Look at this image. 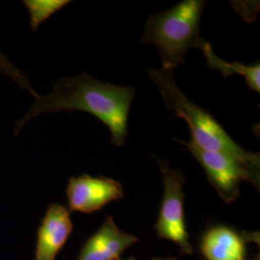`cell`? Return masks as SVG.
<instances>
[{"mask_svg": "<svg viewBox=\"0 0 260 260\" xmlns=\"http://www.w3.org/2000/svg\"><path fill=\"white\" fill-rule=\"evenodd\" d=\"M135 90L105 83L84 73L62 79L47 95H38L36 102L16 125L15 134L32 118L45 113L83 111L92 114L110 131L111 143L121 147L127 135L130 105Z\"/></svg>", "mask_w": 260, "mask_h": 260, "instance_id": "obj_1", "label": "cell"}, {"mask_svg": "<svg viewBox=\"0 0 260 260\" xmlns=\"http://www.w3.org/2000/svg\"><path fill=\"white\" fill-rule=\"evenodd\" d=\"M151 81L157 86L166 108L173 110L175 117L181 118L189 125L192 141L201 149L225 154L239 162L255 177H260L259 153H252L233 141L215 120L211 113L191 103L177 87L173 72L147 70Z\"/></svg>", "mask_w": 260, "mask_h": 260, "instance_id": "obj_2", "label": "cell"}, {"mask_svg": "<svg viewBox=\"0 0 260 260\" xmlns=\"http://www.w3.org/2000/svg\"><path fill=\"white\" fill-rule=\"evenodd\" d=\"M205 1L184 0L174 8L150 16L142 44L157 47L164 71L173 72L185 63L187 50L200 41V22Z\"/></svg>", "mask_w": 260, "mask_h": 260, "instance_id": "obj_3", "label": "cell"}, {"mask_svg": "<svg viewBox=\"0 0 260 260\" xmlns=\"http://www.w3.org/2000/svg\"><path fill=\"white\" fill-rule=\"evenodd\" d=\"M155 159L163 175L164 191L154 231L159 238L177 244L182 254H192L194 249L189 241L183 210L185 177L183 173L169 167L165 161Z\"/></svg>", "mask_w": 260, "mask_h": 260, "instance_id": "obj_4", "label": "cell"}, {"mask_svg": "<svg viewBox=\"0 0 260 260\" xmlns=\"http://www.w3.org/2000/svg\"><path fill=\"white\" fill-rule=\"evenodd\" d=\"M178 142L184 145L202 165L208 182L225 204H232L239 197V185L243 180L250 182L259 191L260 177H255L233 158L201 149L192 140L189 142L178 140Z\"/></svg>", "mask_w": 260, "mask_h": 260, "instance_id": "obj_5", "label": "cell"}, {"mask_svg": "<svg viewBox=\"0 0 260 260\" xmlns=\"http://www.w3.org/2000/svg\"><path fill=\"white\" fill-rule=\"evenodd\" d=\"M66 193L70 211L89 214L121 199L123 188L119 181L109 177L84 174L69 179Z\"/></svg>", "mask_w": 260, "mask_h": 260, "instance_id": "obj_6", "label": "cell"}, {"mask_svg": "<svg viewBox=\"0 0 260 260\" xmlns=\"http://www.w3.org/2000/svg\"><path fill=\"white\" fill-rule=\"evenodd\" d=\"M259 244V233H241L228 225L210 226L204 233L200 250L205 260H247V243Z\"/></svg>", "mask_w": 260, "mask_h": 260, "instance_id": "obj_7", "label": "cell"}, {"mask_svg": "<svg viewBox=\"0 0 260 260\" xmlns=\"http://www.w3.org/2000/svg\"><path fill=\"white\" fill-rule=\"evenodd\" d=\"M74 229L69 208L51 204L38 230L35 260H54Z\"/></svg>", "mask_w": 260, "mask_h": 260, "instance_id": "obj_8", "label": "cell"}, {"mask_svg": "<svg viewBox=\"0 0 260 260\" xmlns=\"http://www.w3.org/2000/svg\"><path fill=\"white\" fill-rule=\"evenodd\" d=\"M139 239L124 233L108 216L103 225L85 243L77 260H117L130 246Z\"/></svg>", "mask_w": 260, "mask_h": 260, "instance_id": "obj_9", "label": "cell"}, {"mask_svg": "<svg viewBox=\"0 0 260 260\" xmlns=\"http://www.w3.org/2000/svg\"><path fill=\"white\" fill-rule=\"evenodd\" d=\"M197 47H199L204 53L205 59L208 63L209 68L218 70L222 74L223 77H228L230 75H242L247 85L251 90L259 93L260 92V65L259 63L255 65L247 66L242 64L240 62L230 63L223 61L220 57L215 54L213 48L210 43L206 42L205 39L201 38Z\"/></svg>", "mask_w": 260, "mask_h": 260, "instance_id": "obj_10", "label": "cell"}, {"mask_svg": "<svg viewBox=\"0 0 260 260\" xmlns=\"http://www.w3.org/2000/svg\"><path fill=\"white\" fill-rule=\"evenodd\" d=\"M71 1L69 0H25L24 6L30 16V27L36 31L38 27L57 11L64 8Z\"/></svg>", "mask_w": 260, "mask_h": 260, "instance_id": "obj_11", "label": "cell"}, {"mask_svg": "<svg viewBox=\"0 0 260 260\" xmlns=\"http://www.w3.org/2000/svg\"><path fill=\"white\" fill-rule=\"evenodd\" d=\"M0 73L3 75L9 76L10 78L15 81L16 83L20 86L22 89L27 90L35 99L38 94L31 87L30 82L28 80L27 76L22 74L16 66L13 65L9 61V59L0 52Z\"/></svg>", "mask_w": 260, "mask_h": 260, "instance_id": "obj_12", "label": "cell"}, {"mask_svg": "<svg viewBox=\"0 0 260 260\" xmlns=\"http://www.w3.org/2000/svg\"><path fill=\"white\" fill-rule=\"evenodd\" d=\"M121 260V259H119ZM127 260H135L134 257H130L129 259ZM151 260H177V258H174V257H166V258H162V257H155V258H152Z\"/></svg>", "mask_w": 260, "mask_h": 260, "instance_id": "obj_13", "label": "cell"}, {"mask_svg": "<svg viewBox=\"0 0 260 260\" xmlns=\"http://www.w3.org/2000/svg\"><path fill=\"white\" fill-rule=\"evenodd\" d=\"M256 260H259V258H258V257H257V259H256Z\"/></svg>", "mask_w": 260, "mask_h": 260, "instance_id": "obj_14", "label": "cell"}, {"mask_svg": "<svg viewBox=\"0 0 260 260\" xmlns=\"http://www.w3.org/2000/svg\"><path fill=\"white\" fill-rule=\"evenodd\" d=\"M117 260H119V259H117Z\"/></svg>", "mask_w": 260, "mask_h": 260, "instance_id": "obj_15", "label": "cell"}]
</instances>
